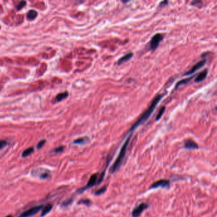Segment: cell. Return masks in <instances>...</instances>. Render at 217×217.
<instances>
[{
    "instance_id": "6da1fadb",
    "label": "cell",
    "mask_w": 217,
    "mask_h": 217,
    "mask_svg": "<svg viewBox=\"0 0 217 217\" xmlns=\"http://www.w3.org/2000/svg\"><path fill=\"white\" fill-rule=\"evenodd\" d=\"M163 96H164V94H161V95H157V96L155 97V98L153 100L150 106L148 107V109L142 114V115L140 117L139 119L137 120L136 122H135V124H134V125L131 127V128L130 129L129 132L133 131V130H135L139 126H140L141 124L145 122V121H146L148 119V118L151 115V114L152 113L153 111H154L155 108L159 104V101L161 100V99L163 98Z\"/></svg>"
},
{
    "instance_id": "7a4b0ae2",
    "label": "cell",
    "mask_w": 217,
    "mask_h": 217,
    "mask_svg": "<svg viewBox=\"0 0 217 217\" xmlns=\"http://www.w3.org/2000/svg\"><path fill=\"white\" fill-rule=\"evenodd\" d=\"M131 136H132V135H129L128 138H127V139L126 140V141L124 142V145H122V148H121V149H120V151L119 152V155H118V157L116 159L115 161L114 162V163L113 164V165H111V167L110 168V172L111 173H115V172L118 170H119V168L120 167L121 164H122L124 159L126 157L127 149V147H128V145L129 143L130 139V138H131Z\"/></svg>"
},
{
    "instance_id": "3957f363",
    "label": "cell",
    "mask_w": 217,
    "mask_h": 217,
    "mask_svg": "<svg viewBox=\"0 0 217 217\" xmlns=\"http://www.w3.org/2000/svg\"><path fill=\"white\" fill-rule=\"evenodd\" d=\"M99 178H100V174H99L98 173L93 174L91 176L90 179L89 180L87 184L86 185L85 187L78 189L76 192H77V193L80 194V193L84 192V191H85L86 190H87L89 189H90V188L92 187H94L95 185H98Z\"/></svg>"
},
{
    "instance_id": "277c9868",
    "label": "cell",
    "mask_w": 217,
    "mask_h": 217,
    "mask_svg": "<svg viewBox=\"0 0 217 217\" xmlns=\"http://www.w3.org/2000/svg\"><path fill=\"white\" fill-rule=\"evenodd\" d=\"M163 35L161 33H157L154 35V36L150 40V49L152 50H155L158 48L159 44H160L161 41L163 40Z\"/></svg>"
},
{
    "instance_id": "5b68a950",
    "label": "cell",
    "mask_w": 217,
    "mask_h": 217,
    "mask_svg": "<svg viewBox=\"0 0 217 217\" xmlns=\"http://www.w3.org/2000/svg\"><path fill=\"white\" fill-rule=\"evenodd\" d=\"M170 180L162 179V180H159L158 181H156L154 183H153L150 185V189H157V188H159V187L168 188V187H170Z\"/></svg>"
},
{
    "instance_id": "8992f818",
    "label": "cell",
    "mask_w": 217,
    "mask_h": 217,
    "mask_svg": "<svg viewBox=\"0 0 217 217\" xmlns=\"http://www.w3.org/2000/svg\"><path fill=\"white\" fill-rule=\"evenodd\" d=\"M148 205L146 203H142L141 204H139V205L135 207V208L133 209V212H132V216L133 217H139L140 215L142 214L143 212L146 209L148 208Z\"/></svg>"
},
{
    "instance_id": "52a82bcc",
    "label": "cell",
    "mask_w": 217,
    "mask_h": 217,
    "mask_svg": "<svg viewBox=\"0 0 217 217\" xmlns=\"http://www.w3.org/2000/svg\"><path fill=\"white\" fill-rule=\"evenodd\" d=\"M42 207H43V205L34 206L33 207V208L29 209L28 210H27V211L22 213L19 217H30L31 216L34 215L35 214H36V213H38L40 212V210L42 208Z\"/></svg>"
},
{
    "instance_id": "ba28073f",
    "label": "cell",
    "mask_w": 217,
    "mask_h": 217,
    "mask_svg": "<svg viewBox=\"0 0 217 217\" xmlns=\"http://www.w3.org/2000/svg\"><path fill=\"white\" fill-rule=\"evenodd\" d=\"M206 59H203V60H200L199 62H198L197 64H196V65H194L192 67V68L189 70V71L185 73L184 75L185 76H189V75H191L194 74V73H195L196 71H198L199 69H200L201 68H202L203 67L206 65Z\"/></svg>"
},
{
    "instance_id": "9c48e42d",
    "label": "cell",
    "mask_w": 217,
    "mask_h": 217,
    "mask_svg": "<svg viewBox=\"0 0 217 217\" xmlns=\"http://www.w3.org/2000/svg\"><path fill=\"white\" fill-rule=\"evenodd\" d=\"M184 148L190 150V149H198L199 148V145H197L195 141L192 139H187L185 141L184 143Z\"/></svg>"
},
{
    "instance_id": "30bf717a",
    "label": "cell",
    "mask_w": 217,
    "mask_h": 217,
    "mask_svg": "<svg viewBox=\"0 0 217 217\" xmlns=\"http://www.w3.org/2000/svg\"><path fill=\"white\" fill-rule=\"evenodd\" d=\"M133 56V52H129L128 54H126V55H124L122 57H120V58L119 60H118L117 64L119 65H121V64H122L123 62H126V61H127V60H129V59H131Z\"/></svg>"
},
{
    "instance_id": "8fae6325",
    "label": "cell",
    "mask_w": 217,
    "mask_h": 217,
    "mask_svg": "<svg viewBox=\"0 0 217 217\" xmlns=\"http://www.w3.org/2000/svg\"><path fill=\"white\" fill-rule=\"evenodd\" d=\"M208 69H205L203 71L200 73L197 76V77L195 78L196 82H201L205 80L207 75H208Z\"/></svg>"
},
{
    "instance_id": "7c38bea8",
    "label": "cell",
    "mask_w": 217,
    "mask_h": 217,
    "mask_svg": "<svg viewBox=\"0 0 217 217\" xmlns=\"http://www.w3.org/2000/svg\"><path fill=\"white\" fill-rule=\"evenodd\" d=\"M89 142V139L87 137H83V138H80L74 140L73 143L74 144H78V145H85L86 143Z\"/></svg>"
},
{
    "instance_id": "4fadbf2b",
    "label": "cell",
    "mask_w": 217,
    "mask_h": 217,
    "mask_svg": "<svg viewBox=\"0 0 217 217\" xmlns=\"http://www.w3.org/2000/svg\"><path fill=\"white\" fill-rule=\"evenodd\" d=\"M52 205H51V204H48V205L45 206L42 212H41V216H44L45 215L48 214L50 212V210L52 209Z\"/></svg>"
},
{
    "instance_id": "5bb4252c",
    "label": "cell",
    "mask_w": 217,
    "mask_h": 217,
    "mask_svg": "<svg viewBox=\"0 0 217 217\" xmlns=\"http://www.w3.org/2000/svg\"><path fill=\"white\" fill-rule=\"evenodd\" d=\"M194 77V76H190V77L185 78L183 80H180L176 84V86H175V88L176 89V88H178V87H179L180 85H182L187 84V83H189V82H190L191 80H192Z\"/></svg>"
},
{
    "instance_id": "9a60e30c",
    "label": "cell",
    "mask_w": 217,
    "mask_h": 217,
    "mask_svg": "<svg viewBox=\"0 0 217 217\" xmlns=\"http://www.w3.org/2000/svg\"><path fill=\"white\" fill-rule=\"evenodd\" d=\"M68 96V92H65L62 93H59V94L57 95L56 96V100L57 101L59 102L63 100H65L67 97Z\"/></svg>"
},
{
    "instance_id": "2e32d148",
    "label": "cell",
    "mask_w": 217,
    "mask_h": 217,
    "mask_svg": "<svg viewBox=\"0 0 217 217\" xmlns=\"http://www.w3.org/2000/svg\"><path fill=\"white\" fill-rule=\"evenodd\" d=\"M37 14H38L36 11L34 10H31L29 11V12L27 13V17L30 20H33V19L36 17Z\"/></svg>"
},
{
    "instance_id": "e0dca14e",
    "label": "cell",
    "mask_w": 217,
    "mask_h": 217,
    "mask_svg": "<svg viewBox=\"0 0 217 217\" xmlns=\"http://www.w3.org/2000/svg\"><path fill=\"white\" fill-rule=\"evenodd\" d=\"M33 152H34V148L33 147H30V148H27L26 150H25L23 152H22V157H27L28 155H30V154H31Z\"/></svg>"
},
{
    "instance_id": "ac0fdd59",
    "label": "cell",
    "mask_w": 217,
    "mask_h": 217,
    "mask_svg": "<svg viewBox=\"0 0 217 217\" xmlns=\"http://www.w3.org/2000/svg\"><path fill=\"white\" fill-rule=\"evenodd\" d=\"M165 110V106H162V107H161V109L159 110V113H158V114H157V117H156V120L157 121V120H160V119H161V117H162V115H163V114H164V113Z\"/></svg>"
},
{
    "instance_id": "d6986e66",
    "label": "cell",
    "mask_w": 217,
    "mask_h": 217,
    "mask_svg": "<svg viewBox=\"0 0 217 217\" xmlns=\"http://www.w3.org/2000/svg\"><path fill=\"white\" fill-rule=\"evenodd\" d=\"M107 189V186H104L102 188H101L100 189L98 190L96 192H95V196H101L102 195V194H104L105 192H106V190Z\"/></svg>"
},
{
    "instance_id": "ffe728a7",
    "label": "cell",
    "mask_w": 217,
    "mask_h": 217,
    "mask_svg": "<svg viewBox=\"0 0 217 217\" xmlns=\"http://www.w3.org/2000/svg\"><path fill=\"white\" fill-rule=\"evenodd\" d=\"M91 201L89 199H82L80 201H79V202L78 204H83V205H85L86 206H89L91 205Z\"/></svg>"
},
{
    "instance_id": "44dd1931",
    "label": "cell",
    "mask_w": 217,
    "mask_h": 217,
    "mask_svg": "<svg viewBox=\"0 0 217 217\" xmlns=\"http://www.w3.org/2000/svg\"><path fill=\"white\" fill-rule=\"evenodd\" d=\"M50 176V174L49 171L45 172V173L41 174L40 175V178H42V179H47V178H48Z\"/></svg>"
},
{
    "instance_id": "7402d4cb",
    "label": "cell",
    "mask_w": 217,
    "mask_h": 217,
    "mask_svg": "<svg viewBox=\"0 0 217 217\" xmlns=\"http://www.w3.org/2000/svg\"><path fill=\"white\" fill-rule=\"evenodd\" d=\"M46 143V141L45 139H43V140H41L40 141H39V143H38L37 145V148L38 149H40L43 147V146L45 145V143Z\"/></svg>"
},
{
    "instance_id": "603a6c76",
    "label": "cell",
    "mask_w": 217,
    "mask_h": 217,
    "mask_svg": "<svg viewBox=\"0 0 217 217\" xmlns=\"http://www.w3.org/2000/svg\"><path fill=\"white\" fill-rule=\"evenodd\" d=\"M73 201V198H70V199H68V200L66 201H65V202H64L62 203V206H69L70 205V204L72 203Z\"/></svg>"
},
{
    "instance_id": "cb8c5ba5",
    "label": "cell",
    "mask_w": 217,
    "mask_h": 217,
    "mask_svg": "<svg viewBox=\"0 0 217 217\" xmlns=\"http://www.w3.org/2000/svg\"><path fill=\"white\" fill-rule=\"evenodd\" d=\"M25 4H26V2H25V1H23L20 2L17 6V10H21V8L24 7V6L25 5Z\"/></svg>"
},
{
    "instance_id": "d4e9b609",
    "label": "cell",
    "mask_w": 217,
    "mask_h": 217,
    "mask_svg": "<svg viewBox=\"0 0 217 217\" xmlns=\"http://www.w3.org/2000/svg\"><path fill=\"white\" fill-rule=\"evenodd\" d=\"M64 149H65V147H64L63 146H59V147H57V148L54 149V152H56V153L62 152L64 150Z\"/></svg>"
},
{
    "instance_id": "484cf974",
    "label": "cell",
    "mask_w": 217,
    "mask_h": 217,
    "mask_svg": "<svg viewBox=\"0 0 217 217\" xmlns=\"http://www.w3.org/2000/svg\"><path fill=\"white\" fill-rule=\"evenodd\" d=\"M7 144V142L5 140H0V150L3 148Z\"/></svg>"
},
{
    "instance_id": "4316f807",
    "label": "cell",
    "mask_w": 217,
    "mask_h": 217,
    "mask_svg": "<svg viewBox=\"0 0 217 217\" xmlns=\"http://www.w3.org/2000/svg\"><path fill=\"white\" fill-rule=\"evenodd\" d=\"M168 1H163V2H161V3H160V5H159V6H161V7H162V6H165V5H166L168 4Z\"/></svg>"
},
{
    "instance_id": "83f0119b",
    "label": "cell",
    "mask_w": 217,
    "mask_h": 217,
    "mask_svg": "<svg viewBox=\"0 0 217 217\" xmlns=\"http://www.w3.org/2000/svg\"><path fill=\"white\" fill-rule=\"evenodd\" d=\"M6 217H12V215H8L7 216H6Z\"/></svg>"
}]
</instances>
